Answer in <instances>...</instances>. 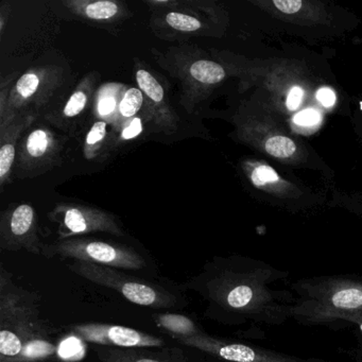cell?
Returning <instances> with one entry per match:
<instances>
[{
    "label": "cell",
    "instance_id": "9",
    "mask_svg": "<svg viewBox=\"0 0 362 362\" xmlns=\"http://www.w3.org/2000/svg\"><path fill=\"white\" fill-rule=\"evenodd\" d=\"M173 339L186 346L194 347L228 362H315L253 345L214 338L202 332L192 337H175Z\"/></svg>",
    "mask_w": 362,
    "mask_h": 362
},
{
    "label": "cell",
    "instance_id": "13",
    "mask_svg": "<svg viewBox=\"0 0 362 362\" xmlns=\"http://www.w3.org/2000/svg\"><path fill=\"white\" fill-rule=\"evenodd\" d=\"M226 74L223 67L211 60H194L189 64L182 63L179 77L184 86V94L188 103H198L200 95L206 88L223 81Z\"/></svg>",
    "mask_w": 362,
    "mask_h": 362
},
{
    "label": "cell",
    "instance_id": "28",
    "mask_svg": "<svg viewBox=\"0 0 362 362\" xmlns=\"http://www.w3.org/2000/svg\"><path fill=\"white\" fill-rule=\"evenodd\" d=\"M304 98V90L300 86H294L290 90L289 94L287 96V105L288 110L290 111H296L298 107H300V103Z\"/></svg>",
    "mask_w": 362,
    "mask_h": 362
},
{
    "label": "cell",
    "instance_id": "6",
    "mask_svg": "<svg viewBox=\"0 0 362 362\" xmlns=\"http://www.w3.org/2000/svg\"><path fill=\"white\" fill-rule=\"evenodd\" d=\"M42 255L47 258L60 256L126 270H141L146 267L141 254L132 247L90 238L73 237L56 241L52 245H43Z\"/></svg>",
    "mask_w": 362,
    "mask_h": 362
},
{
    "label": "cell",
    "instance_id": "17",
    "mask_svg": "<svg viewBox=\"0 0 362 362\" xmlns=\"http://www.w3.org/2000/svg\"><path fill=\"white\" fill-rule=\"evenodd\" d=\"M97 77L94 74L86 76L78 84L77 88L67 99L65 105L59 111L46 115V119L59 128L69 130L75 126L78 118L86 112L93 95H94L95 84Z\"/></svg>",
    "mask_w": 362,
    "mask_h": 362
},
{
    "label": "cell",
    "instance_id": "12",
    "mask_svg": "<svg viewBox=\"0 0 362 362\" xmlns=\"http://www.w3.org/2000/svg\"><path fill=\"white\" fill-rule=\"evenodd\" d=\"M135 77L139 90L145 97L150 119L153 120L156 126L163 132L168 135L173 134L177 130L179 117L169 105L162 84L146 69H137Z\"/></svg>",
    "mask_w": 362,
    "mask_h": 362
},
{
    "label": "cell",
    "instance_id": "19",
    "mask_svg": "<svg viewBox=\"0 0 362 362\" xmlns=\"http://www.w3.org/2000/svg\"><path fill=\"white\" fill-rule=\"evenodd\" d=\"M111 139L107 132V124L105 122H97L93 124L86 135L84 143V156L86 160H94L107 149Z\"/></svg>",
    "mask_w": 362,
    "mask_h": 362
},
{
    "label": "cell",
    "instance_id": "21",
    "mask_svg": "<svg viewBox=\"0 0 362 362\" xmlns=\"http://www.w3.org/2000/svg\"><path fill=\"white\" fill-rule=\"evenodd\" d=\"M145 103V97L139 88H130L127 90L119 103V114L124 119L136 115Z\"/></svg>",
    "mask_w": 362,
    "mask_h": 362
},
{
    "label": "cell",
    "instance_id": "22",
    "mask_svg": "<svg viewBox=\"0 0 362 362\" xmlns=\"http://www.w3.org/2000/svg\"><path fill=\"white\" fill-rule=\"evenodd\" d=\"M267 153L277 158H288L293 156L296 151V145L288 137L275 135L270 137L264 144Z\"/></svg>",
    "mask_w": 362,
    "mask_h": 362
},
{
    "label": "cell",
    "instance_id": "29",
    "mask_svg": "<svg viewBox=\"0 0 362 362\" xmlns=\"http://www.w3.org/2000/svg\"><path fill=\"white\" fill-rule=\"evenodd\" d=\"M317 100L325 107H332L336 103V94L329 88H320L317 94Z\"/></svg>",
    "mask_w": 362,
    "mask_h": 362
},
{
    "label": "cell",
    "instance_id": "1",
    "mask_svg": "<svg viewBox=\"0 0 362 362\" xmlns=\"http://www.w3.org/2000/svg\"><path fill=\"white\" fill-rule=\"evenodd\" d=\"M288 272L250 258L214 264L207 274L204 296L226 323H253L277 327L291 319L293 292L274 289Z\"/></svg>",
    "mask_w": 362,
    "mask_h": 362
},
{
    "label": "cell",
    "instance_id": "18",
    "mask_svg": "<svg viewBox=\"0 0 362 362\" xmlns=\"http://www.w3.org/2000/svg\"><path fill=\"white\" fill-rule=\"evenodd\" d=\"M158 327L166 330L173 338L175 337H192L201 332L196 323L188 317L175 313H160L153 317Z\"/></svg>",
    "mask_w": 362,
    "mask_h": 362
},
{
    "label": "cell",
    "instance_id": "23",
    "mask_svg": "<svg viewBox=\"0 0 362 362\" xmlns=\"http://www.w3.org/2000/svg\"><path fill=\"white\" fill-rule=\"evenodd\" d=\"M251 181L257 187L267 185V184L275 183L279 181V175L275 173L274 169L267 165H259L255 167L251 173Z\"/></svg>",
    "mask_w": 362,
    "mask_h": 362
},
{
    "label": "cell",
    "instance_id": "31",
    "mask_svg": "<svg viewBox=\"0 0 362 362\" xmlns=\"http://www.w3.org/2000/svg\"><path fill=\"white\" fill-rule=\"evenodd\" d=\"M357 326H358V327H359L360 332H362V321H361V322H360V323H359V324H358V325H357Z\"/></svg>",
    "mask_w": 362,
    "mask_h": 362
},
{
    "label": "cell",
    "instance_id": "26",
    "mask_svg": "<svg viewBox=\"0 0 362 362\" xmlns=\"http://www.w3.org/2000/svg\"><path fill=\"white\" fill-rule=\"evenodd\" d=\"M321 120V114L315 110H305L296 114L294 122L300 126H313Z\"/></svg>",
    "mask_w": 362,
    "mask_h": 362
},
{
    "label": "cell",
    "instance_id": "20",
    "mask_svg": "<svg viewBox=\"0 0 362 362\" xmlns=\"http://www.w3.org/2000/svg\"><path fill=\"white\" fill-rule=\"evenodd\" d=\"M164 23L168 28L177 33H198L203 28L202 22L197 16L184 12H168L164 16Z\"/></svg>",
    "mask_w": 362,
    "mask_h": 362
},
{
    "label": "cell",
    "instance_id": "24",
    "mask_svg": "<svg viewBox=\"0 0 362 362\" xmlns=\"http://www.w3.org/2000/svg\"><path fill=\"white\" fill-rule=\"evenodd\" d=\"M97 107H98L99 115L103 116V117H109L116 111L117 99L113 95L105 94L103 96L101 95Z\"/></svg>",
    "mask_w": 362,
    "mask_h": 362
},
{
    "label": "cell",
    "instance_id": "8",
    "mask_svg": "<svg viewBox=\"0 0 362 362\" xmlns=\"http://www.w3.org/2000/svg\"><path fill=\"white\" fill-rule=\"evenodd\" d=\"M50 218L60 226L59 235L61 240L92 233L124 236V230L115 216L88 205L60 203L54 207Z\"/></svg>",
    "mask_w": 362,
    "mask_h": 362
},
{
    "label": "cell",
    "instance_id": "15",
    "mask_svg": "<svg viewBox=\"0 0 362 362\" xmlns=\"http://www.w3.org/2000/svg\"><path fill=\"white\" fill-rule=\"evenodd\" d=\"M122 349L95 345L94 349L103 362H186L181 349Z\"/></svg>",
    "mask_w": 362,
    "mask_h": 362
},
{
    "label": "cell",
    "instance_id": "16",
    "mask_svg": "<svg viewBox=\"0 0 362 362\" xmlns=\"http://www.w3.org/2000/svg\"><path fill=\"white\" fill-rule=\"evenodd\" d=\"M63 5L74 16L96 24L111 25L128 16L124 4L114 0H69Z\"/></svg>",
    "mask_w": 362,
    "mask_h": 362
},
{
    "label": "cell",
    "instance_id": "4",
    "mask_svg": "<svg viewBox=\"0 0 362 362\" xmlns=\"http://www.w3.org/2000/svg\"><path fill=\"white\" fill-rule=\"evenodd\" d=\"M69 270L96 285L110 288L122 294L133 304L150 308H170L177 305V298L160 286L131 277L112 267L75 260Z\"/></svg>",
    "mask_w": 362,
    "mask_h": 362
},
{
    "label": "cell",
    "instance_id": "11",
    "mask_svg": "<svg viewBox=\"0 0 362 362\" xmlns=\"http://www.w3.org/2000/svg\"><path fill=\"white\" fill-rule=\"evenodd\" d=\"M78 339L86 342L103 346L122 347V349H145L162 347L165 341L153 334L139 332L127 326L113 324L86 323L73 327Z\"/></svg>",
    "mask_w": 362,
    "mask_h": 362
},
{
    "label": "cell",
    "instance_id": "2",
    "mask_svg": "<svg viewBox=\"0 0 362 362\" xmlns=\"http://www.w3.org/2000/svg\"><path fill=\"white\" fill-rule=\"evenodd\" d=\"M296 296L291 319L303 325H332L339 322L358 325L362 321V279L324 275L294 281Z\"/></svg>",
    "mask_w": 362,
    "mask_h": 362
},
{
    "label": "cell",
    "instance_id": "25",
    "mask_svg": "<svg viewBox=\"0 0 362 362\" xmlns=\"http://www.w3.org/2000/svg\"><path fill=\"white\" fill-rule=\"evenodd\" d=\"M143 132V122L139 117L133 118L132 120L127 124V126L122 129L120 139L122 141H130V139H135Z\"/></svg>",
    "mask_w": 362,
    "mask_h": 362
},
{
    "label": "cell",
    "instance_id": "30",
    "mask_svg": "<svg viewBox=\"0 0 362 362\" xmlns=\"http://www.w3.org/2000/svg\"><path fill=\"white\" fill-rule=\"evenodd\" d=\"M0 362H31L28 361V360L22 359V358H9V357H4V356H0Z\"/></svg>",
    "mask_w": 362,
    "mask_h": 362
},
{
    "label": "cell",
    "instance_id": "5",
    "mask_svg": "<svg viewBox=\"0 0 362 362\" xmlns=\"http://www.w3.org/2000/svg\"><path fill=\"white\" fill-rule=\"evenodd\" d=\"M63 82L61 67L49 65L29 69L12 88L5 110L0 113V126L20 115L37 114L49 103Z\"/></svg>",
    "mask_w": 362,
    "mask_h": 362
},
{
    "label": "cell",
    "instance_id": "10",
    "mask_svg": "<svg viewBox=\"0 0 362 362\" xmlns=\"http://www.w3.org/2000/svg\"><path fill=\"white\" fill-rule=\"evenodd\" d=\"M37 235L35 209L29 204H21L4 211L0 219V249L3 251H24L42 254Z\"/></svg>",
    "mask_w": 362,
    "mask_h": 362
},
{
    "label": "cell",
    "instance_id": "27",
    "mask_svg": "<svg viewBox=\"0 0 362 362\" xmlns=\"http://www.w3.org/2000/svg\"><path fill=\"white\" fill-rule=\"evenodd\" d=\"M273 5L281 13L294 14L300 11L303 7L300 0H274Z\"/></svg>",
    "mask_w": 362,
    "mask_h": 362
},
{
    "label": "cell",
    "instance_id": "7",
    "mask_svg": "<svg viewBox=\"0 0 362 362\" xmlns=\"http://www.w3.org/2000/svg\"><path fill=\"white\" fill-rule=\"evenodd\" d=\"M63 141L45 127L23 135L16 154V170L21 179H29L52 170L61 163Z\"/></svg>",
    "mask_w": 362,
    "mask_h": 362
},
{
    "label": "cell",
    "instance_id": "3",
    "mask_svg": "<svg viewBox=\"0 0 362 362\" xmlns=\"http://www.w3.org/2000/svg\"><path fill=\"white\" fill-rule=\"evenodd\" d=\"M26 292L14 287L11 277L1 269L0 274V356L14 358L22 355L24 347L35 339L46 336L40 326L35 303L26 298Z\"/></svg>",
    "mask_w": 362,
    "mask_h": 362
},
{
    "label": "cell",
    "instance_id": "14",
    "mask_svg": "<svg viewBox=\"0 0 362 362\" xmlns=\"http://www.w3.org/2000/svg\"><path fill=\"white\" fill-rule=\"evenodd\" d=\"M37 114H25L14 118L9 124L0 126V186L5 187L11 179L16 164L18 145L24 133L33 126Z\"/></svg>",
    "mask_w": 362,
    "mask_h": 362
}]
</instances>
